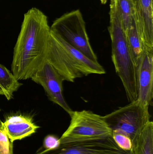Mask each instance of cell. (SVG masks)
<instances>
[{
    "mask_svg": "<svg viewBox=\"0 0 153 154\" xmlns=\"http://www.w3.org/2000/svg\"><path fill=\"white\" fill-rule=\"evenodd\" d=\"M50 34L43 12L33 7L24 14L11 65L12 73L18 80L31 79L46 60Z\"/></svg>",
    "mask_w": 153,
    "mask_h": 154,
    "instance_id": "1",
    "label": "cell"
},
{
    "mask_svg": "<svg viewBox=\"0 0 153 154\" xmlns=\"http://www.w3.org/2000/svg\"><path fill=\"white\" fill-rule=\"evenodd\" d=\"M46 60L64 81L70 82L91 74L106 73L99 62L91 60L51 32Z\"/></svg>",
    "mask_w": 153,
    "mask_h": 154,
    "instance_id": "2",
    "label": "cell"
},
{
    "mask_svg": "<svg viewBox=\"0 0 153 154\" xmlns=\"http://www.w3.org/2000/svg\"><path fill=\"white\" fill-rule=\"evenodd\" d=\"M108 29L111 41V58L116 73L120 78L128 101L137 100L135 68L130 56L125 32L115 8L110 5Z\"/></svg>",
    "mask_w": 153,
    "mask_h": 154,
    "instance_id": "3",
    "label": "cell"
},
{
    "mask_svg": "<svg viewBox=\"0 0 153 154\" xmlns=\"http://www.w3.org/2000/svg\"><path fill=\"white\" fill-rule=\"evenodd\" d=\"M70 125L59 138L61 144L105 139L112 137V130L103 116L90 110L73 111Z\"/></svg>",
    "mask_w": 153,
    "mask_h": 154,
    "instance_id": "4",
    "label": "cell"
},
{
    "mask_svg": "<svg viewBox=\"0 0 153 154\" xmlns=\"http://www.w3.org/2000/svg\"><path fill=\"white\" fill-rule=\"evenodd\" d=\"M148 106L137 100L103 116L112 135L119 134L129 137L132 144L150 121Z\"/></svg>",
    "mask_w": 153,
    "mask_h": 154,
    "instance_id": "5",
    "label": "cell"
},
{
    "mask_svg": "<svg viewBox=\"0 0 153 154\" xmlns=\"http://www.w3.org/2000/svg\"><path fill=\"white\" fill-rule=\"evenodd\" d=\"M50 31L91 60L98 62V58L90 43L85 22L80 10L66 13L56 19L50 27Z\"/></svg>",
    "mask_w": 153,
    "mask_h": 154,
    "instance_id": "6",
    "label": "cell"
},
{
    "mask_svg": "<svg viewBox=\"0 0 153 154\" xmlns=\"http://www.w3.org/2000/svg\"><path fill=\"white\" fill-rule=\"evenodd\" d=\"M35 154H134L132 150L119 148L113 137L105 139L61 144L56 149L45 150Z\"/></svg>",
    "mask_w": 153,
    "mask_h": 154,
    "instance_id": "7",
    "label": "cell"
},
{
    "mask_svg": "<svg viewBox=\"0 0 153 154\" xmlns=\"http://www.w3.org/2000/svg\"><path fill=\"white\" fill-rule=\"evenodd\" d=\"M31 79L43 87L50 101L60 106L69 115L72 112L63 95V82L64 80L47 60Z\"/></svg>",
    "mask_w": 153,
    "mask_h": 154,
    "instance_id": "8",
    "label": "cell"
},
{
    "mask_svg": "<svg viewBox=\"0 0 153 154\" xmlns=\"http://www.w3.org/2000/svg\"><path fill=\"white\" fill-rule=\"evenodd\" d=\"M137 88V100L144 105L152 106L153 50L146 48L135 65Z\"/></svg>",
    "mask_w": 153,
    "mask_h": 154,
    "instance_id": "9",
    "label": "cell"
},
{
    "mask_svg": "<svg viewBox=\"0 0 153 154\" xmlns=\"http://www.w3.org/2000/svg\"><path fill=\"white\" fill-rule=\"evenodd\" d=\"M39 127L30 117L16 115L8 117L3 122L2 128L11 142L21 140L36 133Z\"/></svg>",
    "mask_w": 153,
    "mask_h": 154,
    "instance_id": "10",
    "label": "cell"
},
{
    "mask_svg": "<svg viewBox=\"0 0 153 154\" xmlns=\"http://www.w3.org/2000/svg\"><path fill=\"white\" fill-rule=\"evenodd\" d=\"M135 22L146 48L153 50V0H139L138 19Z\"/></svg>",
    "mask_w": 153,
    "mask_h": 154,
    "instance_id": "11",
    "label": "cell"
},
{
    "mask_svg": "<svg viewBox=\"0 0 153 154\" xmlns=\"http://www.w3.org/2000/svg\"><path fill=\"white\" fill-rule=\"evenodd\" d=\"M125 32L129 53L134 64L135 65L142 56L146 47L137 28L135 21L131 27Z\"/></svg>",
    "mask_w": 153,
    "mask_h": 154,
    "instance_id": "12",
    "label": "cell"
},
{
    "mask_svg": "<svg viewBox=\"0 0 153 154\" xmlns=\"http://www.w3.org/2000/svg\"><path fill=\"white\" fill-rule=\"evenodd\" d=\"M134 154H153V123L150 121L132 144Z\"/></svg>",
    "mask_w": 153,
    "mask_h": 154,
    "instance_id": "13",
    "label": "cell"
},
{
    "mask_svg": "<svg viewBox=\"0 0 153 154\" xmlns=\"http://www.w3.org/2000/svg\"><path fill=\"white\" fill-rule=\"evenodd\" d=\"M125 31L134 21L135 10L132 0H110Z\"/></svg>",
    "mask_w": 153,
    "mask_h": 154,
    "instance_id": "14",
    "label": "cell"
},
{
    "mask_svg": "<svg viewBox=\"0 0 153 154\" xmlns=\"http://www.w3.org/2000/svg\"><path fill=\"white\" fill-rule=\"evenodd\" d=\"M19 82L5 66L0 64V95L5 96L8 100L21 86Z\"/></svg>",
    "mask_w": 153,
    "mask_h": 154,
    "instance_id": "15",
    "label": "cell"
},
{
    "mask_svg": "<svg viewBox=\"0 0 153 154\" xmlns=\"http://www.w3.org/2000/svg\"><path fill=\"white\" fill-rule=\"evenodd\" d=\"M0 154H13V143L10 142L2 127L0 128Z\"/></svg>",
    "mask_w": 153,
    "mask_h": 154,
    "instance_id": "16",
    "label": "cell"
},
{
    "mask_svg": "<svg viewBox=\"0 0 153 154\" xmlns=\"http://www.w3.org/2000/svg\"><path fill=\"white\" fill-rule=\"evenodd\" d=\"M112 137L118 146L125 151H131L132 149V141L129 137L119 134L112 135Z\"/></svg>",
    "mask_w": 153,
    "mask_h": 154,
    "instance_id": "17",
    "label": "cell"
},
{
    "mask_svg": "<svg viewBox=\"0 0 153 154\" xmlns=\"http://www.w3.org/2000/svg\"><path fill=\"white\" fill-rule=\"evenodd\" d=\"M60 145L59 138L54 135L46 136L43 141V146L45 150L56 149Z\"/></svg>",
    "mask_w": 153,
    "mask_h": 154,
    "instance_id": "18",
    "label": "cell"
},
{
    "mask_svg": "<svg viewBox=\"0 0 153 154\" xmlns=\"http://www.w3.org/2000/svg\"><path fill=\"white\" fill-rule=\"evenodd\" d=\"M135 10L134 20L136 21L138 19L139 13V0H132Z\"/></svg>",
    "mask_w": 153,
    "mask_h": 154,
    "instance_id": "19",
    "label": "cell"
},
{
    "mask_svg": "<svg viewBox=\"0 0 153 154\" xmlns=\"http://www.w3.org/2000/svg\"><path fill=\"white\" fill-rule=\"evenodd\" d=\"M100 1L102 4H105L107 2V0H100Z\"/></svg>",
    "mask_w": 153,
    "mask_h": 154,
    "instance_id": "20",
    "label": "cell"
},
{
    "mask_svg": "<svg viewBox=\"0 0 153 154\" xmlns=\"http://www.w3.org/2000/svg\"><path fill=\"white\" fill-rule=\"evenodd\" d=\"M3 122H2L1 120L0 119V128H1L2 126Z\"/></svg>",
    "mask_w": 153,
    "mask_h": 154,
    "instance_id": "21",
    "label": "cell"
}]
</instances>
